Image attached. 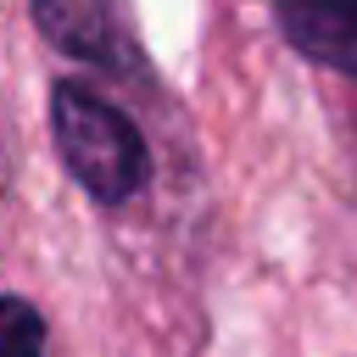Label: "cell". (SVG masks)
Masks as SVG:
<instances>
[{"label": "cell", "mask_w": 357, "mask_h": 357, "mask_svg": "<svg viewBox=\"0 0 357 357\" xmlns=\"http://www.w3.org/2000/svg\"><path fill=\"white\" fill-rule=\"evenodd\" d=\"M50 128H56V151H61V162L78 178L84 195L117 206V201H128V195L145 190L151 151H145L139 128L112 100H100L95 89L61 84L50 95Z\"/></svg>", "instance_id": "1"}, {"label": "cell", "mask_w": 357, "mask_h": 357, "mask_svg": "<svg viewBox=\"0 0 357 357\" xmlns=\"http://www.w3.org/2000/svg\"><path fill=\"white\" fill-rule=\"evenodd\" d=\"M33 17L45 39L61 45L67 56L106 73H128V33L112 0H33Z\"/></svg>", "instance_id": "2"}, {"label": "cell", "mask_w": 357, "mask_h": 357, "mask_svg": "<svg viewBox=\"0 0 357 357\" xmlns=\"http://www.w3.org/2000/svg\"><path fill=\"white\" fill-rule=\"evenodd\" d=\"M279 22L301 56L357 78V0H284Z\"/></svg>", "instance_id": "3"}, {"label": "cell", "mask_w": 357, "mask_h": 357, "mask_svg": "<svg viewBox=\"0 0 357 357\" xmlns=\"http://www.w3.org/2000/svg\"><path fill=\"white\" fill-rule=\"evenodd\" d=\"M0 357H45V324L22 296H0Z\"/></svg>", "instance_id": "4"}]
</instances>
